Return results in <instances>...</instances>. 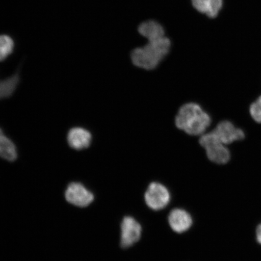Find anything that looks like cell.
<instances>
[{"mask_svg":"<svg viewBox=\"0 0 261 261\" xmlns=\"http://www.w3.org/2000/svg\"><path fill=\"white\" fill-rule=\"evenodd\" d=\"M147 205L154 211H161L169 204L171 194L165 186L158 182H151L145 194Z\"/></svg>","mask_w":261,"mask_h":261,"instance_id":"obj_4","label":"cell"},{"mask_svg":"<svg viewBox=\"0 0 261 261\" xmlns=\"http://www.w3.org/2000/svg\"><path fill=\"white\" fill-rule=\"evenodd\" d=\"M212 0H192V5L196 10L206 14L210 9Z\"/></svg>","mask_w":261,"mask_h":261,"instance_id":"obj_16","label":"cell"},{"mask_svg":"<svg viewBox=\"0 0 261 261\" xmlns=\"http://www.w3.org/2000/svg\"><path fill=\"white\" fill-rule=\"evenodd\" d=\"M168 223L173 231L182 233L191 227L193 220L189 212L182 208H177L169 213Z\"/></svg>","mask_w":261,"mask_h":261,"instance_id":"obj_8","label":"cell"},{"mask_svg":"<svg viewBox=\"0 0 261 261\" xmlns=\"http://www.w3.org/2000/svg\"><path fill=\"white\" fill-rule=\"evenodd\" d=\"M223 6V0H212L211 4L206 15L211 18H214L219 14Z\"/></svg>","mask_w":261,"mask_h":261,"instance_id":"obj_15","label":"cell"},{"mask_svg":"<svg viewBox=\"0 0 261 261\" xmlns=\"http://www.w3.org/2000/svg\"><path fill=\"white\" fill-rule=\"evenodd\" d=\"M14 42L7 35H0V61H4L12 53Z\"/></svg>","mask_w":261,"mask_h":261,"instance_id":"obj_13","label":"cell"},{"mask_svg":"<svg viewBox=\"0 0 261 261\" xmlns=\"http://www.w3.org/2000/svg\"><path fill=\"white\" fill-rule=\"evenodd\" d=\"M92 135L89 130L81 127L71 128L67 135L68 145L77 151L89 148L92 142Z\"/></svg>","mask_w":261,"mask_h":261,"instance_id":"obj_9","label":"cell"},{"mask_svg":"<svg viewBox=\"0 0 261 261\" xmlns=\"http://www.w3.org/2000/svg\"><path fill=\"white\" fill-rule=\"evenodd\" d=\"M17 156V149L14 143L5 135L0 128V158L9 162H14Z\"/></svg>","mask_w":261,"mask_h":261,"instance_id":"obj_11","label":"cell"},{"mask_svg":"<svg viewBox=\"0 0 261 261\" xmlns=\"http://www.w3.org/2000/svg\"><path fill=\"white\" fill-rule=\"evenodd\" d=\"M171 47L170 40L165 36L148 41L145 46L134 49L130 54V60L135 67L141 69L155 70L168 56Z\"/></svg>","mask_w":261,"mask_h":261,"instance_id":"obj_2","label":"cell"},{"mask_svg":"<svg viewBox=\"0 0 261 261\" xmlns=\"http://www.w3.org/2000/svg\"><path fill=\"white\" fill-rule=\"evenodd\" d=\"M20 81L19 72H16L12 76L0 81V100L11 97Z\"/></svg>","mask_w":261,"mask_h":261,"instance_id":"obj_12","label":"cell"},{"mask_svg":"<svg viewBox=\"0 0 261 261\" xmlns=\"http://www.w3.org/2000/svg\"><path fill=\"white\" fill-rule=\"evenodd\" d=\"M212 132L227 146L243 140L246 136L243 129L237 128L232 122L228 120H223L218 123Z\"/></svg>","mask_w":261,"mask_h":261,"instance_id":"obj_7","label":"cell"},{"mask_svg":"<svg viewBox=\"0 0 261 261\" xmlns=\"http://www.w3.org/2000/svg\"><path fill=\"white\" fill-rule=\"evenodd\" d=\"M65 197L68 203L80 207L89 206L94 200L92 192L79 182H72L68 185Z\"/></svg>","mask_w":261,"mask_h":261,"instance_id":"obj_5","label":"cell"},{"mask_svg":"<svg viewBox=\"0 0 261 261\" xmlns=\"http://www.w3.org/2000/svg\"><path fill=\"white\" fill-rule=\"evenodd\" d=\"M212 123L210 114L200 104L191 102L179 108L175 117L177 128L191 136H201L207 132Z\"/></svg>","mask_w":261,"mask_h":261,"instance_id":"obj_1","label":"cell"},{"mask_svg":"<svg viewBox=\"0 0 261 261\" xmlns=\"http://www.w3.org/2000/svg\"><path fill=\"white\" fill-rule=\"evenodd\" d=\"M199 143L205 150L207 158L217 165H226L230 161L231 153L227 145L217 138L211 130L206 132L199 138Z\"/></svg>","mask_w":261,"mask_h":261,"instance_id":"obj_3","label":"cell"},{"mask_svg":"<svg viewBox=\"0 0 261 261\" xmlns=\"http://www.w3.org/2000/svg\"><path fill=\"white\" fill-rule=\"evenodd\" d=\"M139 34L147 40L152 41L165 37V30L159 22L149 20L142 22L139 25Z\"/></svg>","mask_w":261,"mask_h":261,"instance_id":"obj_10","label":"cell"},{"mask_svg":"<svg viewBox=\"0 0 261 261\" xmlns=\"http://www.w3.org/2000/svg\"><path fill=\"white\" fill-rule=\"evenodd\" d=\"M249 112L254 121L261 123V96L250 106Z\"/></svg>","mask_w":261,"mask_h":261,"instance_id":"obj_14","label":"cell"},{"mask_svg":"<svg viewBox=\"0 0 261 261\" xmlns=\"http://www.w3.org/2000/svg\"><path fill=\"white\" fill-rule=\"evenodd\" d=\"M120 245L123 248H128L138 243L142 234V226L135 218L126 216L122 221Z\"/></svg>","mask_w":261,"mask_h":261,"instance_id":"obj_6","label":"cell"},{"mask_svg":"<svg viewBox=\"0 0 261 261\" xmlns=\"http://www.w3.org/2000/svg\"><path fill=\"white\" fill-rule=\"evenodd\" d=\"M255 238L257 243L261 246V222L256 228Z\"/></svg>","mask_w":261,"mask_h":261,"instance_id":"obj_17","label":"cell"}]
</instances>
